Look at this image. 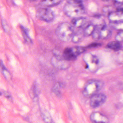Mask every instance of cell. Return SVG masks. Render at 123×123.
<instances>
[{"mask_svg": "<svg viewBox=\"0 0 123 123\" xmlns=\"http://www.w3.org/2000/svg\"><path fill=\"white\" fill-rule=\"evenodd\" d=\"M37 18L47 23L52 21L55 18V14L52 10L48 8L39 9L36 12Z\"/></svg>", "mask_w": 123, "mask_h": 123, "instance_id": "obj_6", "label": "cell"}, {"mask_svg": "<svg viewBox=\"0 0 123 123\" xmlns=\"http://www.w3.org/2000/svg\"><path fill=\"white\" fill-rule=\"evenodd\" d=\"M20 28L24 39L27 42L32 43V40L29 35V31L28 29L23 26H21Z\"/></svg>", "mask_w": 123, "mask_h": 123, "instance_id": "obj_19", "label": "cell"}, {"mask_svg": "<svg viewBox=\"0 0 123 123\" xmlns=\"http://www.w3.org/2000/svg\"><path fill=\"white\" fill-rule=\"evenodd\" d=\"M114 4L123 3V0H113Z\"/></svg>", "mask_w": 123, "mask_h": 123, "instance_id": "obj_30", "label": "cell"}, {"mask_svg": "<svg viewBox=\"0 0 123 123\" xmlns=\"http://www.w3.org/2000/svg\"><path fill=\"white\" fill-rule=\"evenodd\" d=\"M112 35L111 30L104 24L101 26L100 31V38L102 39H108Z\"/></svg>", "mask_w": 123, "mask_h": 123, "instance_id": "obj_12", "label": "cell"}, {"mask_svg": "<svg viewBox=\"0 0 123 123\" xmlns=\"http://www.w3.org/2000/svg\"><path fill=\"white\" fill-rule=\"evenodd\" d=\"M43 120L46 122H52V119L49 113L46 111H43L41 114Z\"/></svg>", "mask_w": 123, "mask_h": 123, "instance_id": "obj_21", "label": "cell"}, {"mask_svg": "<svg viewBox=\"0 0 123 123\" xmlns=\"http://www.w3.org/2000/svg\"><path fill=\"white\" fill-rule=\"evenodd\" d=\"M4 94L5 96L7 98H8V99H10V100L12 99V97L8 92H7V91H4Z\"/></svg>", "mask_w": 123, "mask_h": 123, "instance_id": "obj_29", "label": "cell"}, {"mask_svg": "<svg viewBox=\"0 0 123 123\" xmlns=\"http://www.w3.org/2000/svg\"><path fill=\"white\" fill-rule=\"evenodd\" d=\"M113 8L110 6H106L104 7L103 8V12L106 15H108L111 12H112Z\"/></svg>", "mask_w": 123, "mask_h": 123, "instance_id": "obj_23", "label": "cell"}, {"mask_svg": "<svg viewBox=\"0 0 123 123\" xmlns=\"http://www.w3.org/2000/svg\"><path fill=\"white\" fill-rule=\"evenodd\" d=\"M84 37L83 30H80L75 33H74L71 40L74 43H78L80 42Z\"/></svg>", "mask_w": 123, "mask_h": 123, "instance_id": "obj_14", "label": "cell"}, {"mask_svg": "<svg viewBox=\"0 0 123 123\" xmlns=\"http://www.w3.org/2000/svg\"><path fill=\"white\" fill-rule=\"evenodd\" d=\"M87 0H67V2L78 4H83V2Z\"/></svg>", "mask_w": 123, "mask_h": 123, "instance_id": "obj_27", "label": "cell"}, {"mask_svg": "<svg viewBox=\"0 0 123 123\" xmlns=\"http://www.w3.org/2000/svg\"><path fill=\"white\" fill-rule=\"evenodd\" d=\"M2 95V93L1 92H0V96H1Z\"/></svg>", "mask_w": 123, "mask_h": 123, "instance_id": "obj_32", "label": "cell"}, {"mask_svg": "<svg viewBox=\"0 0 123 123\" xmlns=\"http://www.w3.org/2000/svg\"><path fill=\"white\" fill-rule=\"evenodd\" d=\"M37 89L36 85H35L33 86L32 89H31V93L32 95V97L33 98H37Z\"/></svg>", "mask_w": 123, "mask_h": 123, "instance_id": "obj_25", "label": "cell"}, {"mask_svg": "<svg viewBox=\"0 0 123 123\" xmlns=\"http://www.w3.org/2000/svg\"><path fill=\"white\" fill-rule=\"evenodd\" d=\"M88 20L86 18L82 17H77L73 18L71 23L74 27L79 28H82L86 26Z\"/></svg>", "mask_w": 123, "mask_h": 123, "instance_id": "obj_10", "label": "cell"}, {"mask_svg": "<svg viewBox=\"0 0 123 123\" xmlns=\"http://www.w3.org/2000/svg\"><path fill=\"white\" fill-rule=\"evenodd\" d=\"M104 24V23L101 24H100L95 25V29L92 34V38L95 41H98L100 39V31L102 26Z\"/></svg>", "mask_w": 123, "mask_h": 123, "instance_id": "obj_15", "label": "cell"}, {"mask_svg": "<svg viewBox=\"0 0 123 123\" xmlns=\"http://www.w3.org/2000/svg\"><path fill=\"white\" fill-rule=\"evenodd\" d=\"M62 1V0H42L40 4L44 7H55L60 4Z\"/></svg>", "mask_w": 123, "mask_h": 123, "instance_id": "obj_13", "label": "cell"}, {"mask_svg": "<svg viewBox=\"0 0 123 123\" xmlns=\"http://www.w3.org/2000/svg\"><path fill=\"white\" fill-rule=\"evenodd\" d=\"M108 18L110 22L123 21V11H112L108 15Z\"/></svg>", "mask_w": 123, "mask_h": 123, "instance_id": "obj_11", "label": "cell"}, {"mask_svg": "<svg viewBox=\"0 0 123 123\" xmlns=\"http://www.w3.org/2000/svg\"><path fill=\"white\" fill-rule=\"evenodd\" d=\"M102 1H103V2H107L109 0H101Z\"/></svg>", "mask_w": 123, "mask_h": 123, "instance_id": "obj_31", "label": "cell"}, {"mask_svg": "<svg viewBox=\"0 0 123 123\" xmlns=\"http://www.w3.org/2000/svg\"><path fill=\"white\" fill-rule=\"evenodd\" d=\"M68 61H67L63 58V56L61 57L59 55L54 54L51 59L52 64L58 69H67L69 66Z\"/></svg>", "mask_w": 123, "mask_h": 123, "instance_id": "obj_7", "label": "cell"}, {"mask_svg": "<svg viewBox=\"0 0 123 123\" xmlns=\"http://www.w3.org/2000/svg\"><path fill=\"white\" fill-rule=\"evenodd\" d=\"M109 25L114 29L120 31H123V21L110 22Z\"/></svg>", "mask_w": 123, "mask_h": 123, "instance_id": "obj_18", "label": "cell"}, {"mask_svg": "<svg viewBox=\"0 0 123 123\" xmlns=\"http://www.w3.org/2000/svg\"><path fill=\"white\" fill-rule=\"evenodd\" d=\"M86 49L82 47L76 46L68 47L65 49L62 56L67 61H73L77 59L80 55L85 51Z\"/></svg>", "mask_w": 123, "mask_h": 123, "instance_id": "obj_4", "label": "cell"}, {"mask_svg": "<svg viewBox=\"0 0 123 123\" xmlns=\"http://www.w3.org/2000/svg\"><path fill=\"white\" fill-rule=\"evenodd\" d=\"M2 23L3 28L5 31L7 33H9L10 32V29H9V26H8L7 22L3 20L2 21Z\"/></svg>", "mask_w": 123, "mask_h": 123, "instance_id": "obj_26", "label": "cell"}, {"mask_svg": "<svg viewBox=\"0 0 123 123\" xmlns=\"http://www.w3.org/2000/svg\"><path fill=\"white\" fill-rule=\"evenodd\" d=\"M106 96L103 93H96L91 96V106L93 108H96L102 105L106 100Z\"/></svg>", "mask_w": 123, "mask_h": 123, "instance_id": "obj_8", "label": "cell"}, {"mask_svg": "<svg viewBox=\"0 0 123 123\" xmlns=\"http://www.w3.org/2000/svg\"><path fill=\"white\" fill-rule=\"evenodd\" d=\"M116 41L121 42H122L123 39V34L122 31H120L115 36Z\"/></svg>", "mask_w": 123, "mask_h": 123, "instance_id": "obj_22", "label": "cell"}, {"mask_svg": "<svg viewBox=\"0 0 123 123\" xmlns=\"http://www.w3.org/2000/svg\"><path fill=\"white\" fill-rule=\"evenodd\" d=\"M0 69L6 79H10V78L11 77L10 74L8 70L7 69V68H6L2 60H1L0 62Z\"/></svg>", "mask_w": 123, "mask_h": 123, "instance_id": "obj_20", "label": "cell"}, {"mask_svg": "<svg viewBox=\"0 0 123 123\" xmlns=\"http://www.w3.org/2000/svg\"><path fill=\"white\" fill-rule=\"evenodd\" d=\"M74 27L72 24L67 22L60 24L57 27L55 34L59 40L68 42L71 40L74 34Z\"/></svg>", "mask_w": 123, "mask_h": 123, "instance_id": "obj_1", "label": "cell"}, {"mask_svg": "<svg viewBox=\"0 0 123 123\" xmlns=\"http://www.w3.org/2000/svg\"><path fill=\"white\" fill-rule=\"evenodd\" d=\"M95 25L93 24H88L85 26V29L83 30L84 37H88L92 35L95 29Z\"/></svg>", "mask_w": 123, "mask_h": 123, "instance_id": "obj_17", "label": "cell"}, {"mask_svg": "<svg viewBox=\"0 0 123 123\" xmlns=\"http://www.w3.org/2000/svg\"><path fill=\"white\" fill-rule=\"evenodd\" d=\"M91 121L95 123H108V118L105 115L98 111L93 112L90 117Z\"/></svg>", "mask_w": 123, "mask_h": 123, "instance_id": "obj_9", "label": "cell"}, {"mask_svg": "<svg viewBox=\"0 0 123 123\" xmlns=\"http://www.w3.org/2000/svg\"><path fill=\"white\" fill-rule=\"evenodd\" d=\"M63 11L65 15L71 18L78 17L85 13L83 4H78L68 2L64 6Z\"/></svg>", "mask_w": 123, "mask_h": 123, "instance_id": "obj_3", "label": "cell"}, {"mask_svg": "<svg viewBox=\"0 0 123 123\" xmlns=\"http://www.w3.org/2000/svg\"><path fill=\"white\" fill-rule=\"evenodd\" d=\"M31 0V1H36V0Z\"/></svg>", "mask_w": 123, "mask_h": 123, "instance_id": "obj_33", "label": "cell"}, {"mask_svg": "<svg viewBox=\"0 0 123 123\" xmlns=\"http://www.w3.org/2000/svg\"><path fill=\"white\" fill-rule=\"evenodd\" d=\"M104 85L103 82L102 80H90L86 83L83 91V94L85 97H91L100 91L103 88Z\"/></svg>", "mask_w": 123, "mask_h": 123, "instance_id": "obj_2", "label": "cell"}, {"mask_svg": "<svg viewBox=\"0 0 123 123\" xmlns=\"http://www.w3.org/2000/svg\"><path fill=\"white\" fill-rule=\"evenodd\" d=\"M83 59L88 69L91 72H96L99 68L100 61L96 56L91 53H86L83 56Z\"/></svg>", "mask_w": 123, "mask_h": 123, "instance_id": "obj_5", "label": "cell"}, {"mask_svg": "<svg viewBox=\"0 0 123 123\" xmlns=\"http://www.w3.org/2000/svg\"><path fill=\"white\" fill-rule=\"evenodd\" d=\"M101 44L100 43H93L91 44L90 45H88L87 46L88 48H95V47H98L100 46Z\"/></svg>", "mask_w": 123, "mask_h": 123, "instance_id": "obj_28", "label": "cell"}, {"mask_svg": "<svg viewBox=\"0 0 123 123\" xmlns=\"http://www.w3.org/2000/svg\"><path fill=\"white\" fill-rule=\"evenodd\" d=\"M107 47L115 51H118L122 48V46L120 42L117 41L111 42L107 44Z\"/></svg>", "mask_w": 123, "mask_h": 123, "instance_id": "obj_16", "label": "cell"}, {"mask_svg": "<svg viewBox=\"0 0 123 123\" xmlns=\"http://www.w3.org/2000/svg\"><path fill=\"white\" fill-rule=\"evenodd\" d=\"M61 87V85L60 83H56L53 88V91L56 94L58 95H61L60 90H59L60 88Z\"/></svg>", "mask_w": 123, "mask_h": 123, "instance_id": "obj_24", "label": "cell"}]
</instances>
